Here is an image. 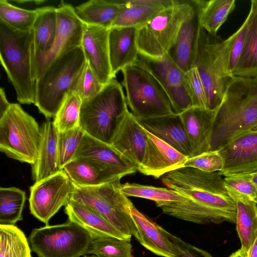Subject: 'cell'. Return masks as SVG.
Returning <instances> with one entry per match:
<instances>
[{
  "label": "cell",
  "mask_w": 257,
  "mask_h": 257,
  "mask_svg": "<svg viewBox=\"0 0 257 257\" xmlns=\"http://www.w3.org/2000/svg\"><path fill=\"white\" fill-rule=\"evenodd\" d=\"M68 220L85 229L92 239L114 237L131 241L126 236L106 221L88 205L70 199L65 206Z\"/></svg>",
  "instance_id": "d4e9b609"
},
{
  "label": "cell",
  "mask_w": 257,
  "mask_h": 257,
  "mask_svg": "<svg viewBox=\"0 0 257 257\" xmlns=\"http://www.w3.org/2000/svg\"><path fill=\"white\" fill-rule=\"evenodd\" d=\"M184 167L213 173L222 170L223 161L218 150L209 151L198 156L188 158Z\"/></svg>",
  "instance_id": "b9f144b4"
},
{
  "label": "cell",
  "mask_w": 257,
  "mask_h": 257,
  "mask_svg": "<svg viewBox=\"0 0 257 257\" xmlns=\"http://www.w3.org/2000/svg\"><path fill=\"white\" fill-rule=\"evenodd\" d=\"M35 56L33 29L18 31L0 20L1 63L22 104L35 103Z\"/></svg>",
  "instance_id": "7a4b0ae2"
},
{
  "label": "cell",
  "mask_w": 257,
  "mask_h": 257,
  "mask_svg": "<svg viewBox=\"0 0 257 257\" xmlns=\"http://www.w3.org/2000/svg\"><path fill=\"white\" fill-rule=\"evenodd\" d=\"M248 20L246 18L239 29L233 34V39L229 63L230 70L232 74L238 62L244 46L248 28Z\"/></svg>",
  "instance_id": "f6af8a7d"
},
{
  "label": "cell",
  "mask_w": 257,
  "mask_h": 257,
  "mask_svg": "<svg viewBox=\"0 0 257 257\" xmlns=\"http://www.w3.org/2000/svg\"><path fill=\"white\" fill-rule=\"evenodd\" d=\"M244 46L232 72L234 76L257 78V0L251 1Z\"/></svg>",
  "instance_id": "4316f807"
},
{
  "label": "cell",
  "mask_w": 257,
  "mask_h": 257,
  "mask_svg": "<svg viewBox=\"0 0 257 257\" xmlns=\"http://www.w3.org/2000/svg\"><path fill=\"white\" fill-rule=\"evenodd\" d=\"M215 111L192 106L179 114L190 143V157L210 151Z\"/></svg>",
  "instance_id": "ffe728a7"
},
{
  "label": "cell",
  "mask_w": 257,
  "mask_h": 257,
  "mask_svg": "<svg viewBox=\"0 0 257 257\" xmlns=\"http://www.w3.org/2000/svg\"><path fill=\"white\" fill-rule=\"evenodd\" d=\"M74 185L63 170L35 183L30 187L31 213L48 225L50 219L69 201Z\"/></svg>",
  "instance_id": "8fae6325"
},
{
  "label": "cell",
  "mask_w": 257,
  "mask_h": 257,
  "mask_svg": "<svg viewBox=\"0 0 257 257\" xmlns=\"http://www.w3.org/2000/svg\"><path fill=\"white\" fill-rule=\"evenodd\" d=\"M87 254L97 257H133L131 241L114 237L92 239Z\"/></svg>",
  "instance_id": "f35d334b"
},
{
  "label": "cell",
  "mask_w": 257,
  "mask_h": 257,
  "mask_svg": "<svg viewBox=\"0 0 257 257\" xmlns=\"http://www.w3.org/2000/svg\"><path fill=\"white\" fill-rule=\"evenodd\" d=\"M24 232L15 225L0 224V257H32Z\"/></svg>",
  "instance_id": "d6a6232c"
},
{
  "label": "cell",
  "mask_w": 257,
  "mask_h": 257,
  "mask_svg": "<svg viewBox=\"0 0 257 257\" xmlns=\"http://www.w3.org/2000/svg\"><path fill=\"white\" fill-rule=\"evenodd\" d=\"M202 0H193V8L182 22L167 54L184 72L194 67L201 28L200 15Z\"/></svg>",
  "instance_id": "2e32d148"
},
{
  "label": "cell",
  "mask_w": 257,
  "mask_h": 257,
  "mask_svg": "<svg viewBox=\"0 0 257 257\" xmlns=\"http://www.w3.org/2000/svg\"><path fill=\"white\" fill-rule=\"evenodd\" d=\"M35 55L42 54L52 47L57 29V8L46 6L39 8L33 26Z\"/></svg>",
  "instance_id": "f546056e"
},
{
  "label": "cell",
  "mask_w": 257,
  "mask_h": 257,
  "mask_svg": "<svg viewBox=\"0 0 257 257\" xmlns=\"http://www.w3.org/2000/svg\"><path fill=\"white\" fill-rule=\"evenodd\" d=\"M130 211L137 232L135 236L146 248L158 255L175 257L169 232L138 210L131 201Z\"/></svg>",
  "instance_id": "603a6c76"
},
{
  "label": "cell",
  "mask_w": 257,
  "mask_h": 257,
  "mask_svg": "<svg viewBox=\"0 0 257 257\" xmlns=\"http://www.w3.org/2000/svg\"><path fill=\"white\" fill-rule=\"evenodd\" d=\"M236 205V228L241 248L247 252L257 235V204L238 194L228 192Z\"/></svg>",
  "instance_id": "83f0119b"
},
{
  "label": "cell",
  "mask_w": 257,
  "mask_h": 257,
  "mask_svg": "<svg viewBox=\"0 0 257 257\" xmlns=\"http://www.w3.org/2000/svg\"><path fill=\"white\" fill-rule=\"evenodd\" d=\"M124 0H90L77 6L75 12L83 23L108 29L119 12Z\"/></svg>",
  "instance_id": "f1b7e54d"
},
{
  "label": "cell",
  "mask_w": 257,
  "mask_h": 257,
  "mask_svg": "<svg viewBox=\"0 0 257 257\" xmlns=\"http://www.w3.org/2000/svg\"><path fill=\"white\" fill-rule=\"evenodd\" d=\"M192 106L207 108L205 90L195 66L185 73Z\"/></svg>",
  "instance_id": "ee69618b"
},
{
  "label": "cell",
  "mask_w": 257,
  "mask_h": 257,
  "mask_svg": "<svg viewBox=\"0 0 257 257\" xmlns=\"http://www.w3.org/2000/svg\"><path fill=\"white\" fill-rule=\"evenodd\" d=\"M81 46L61 55L36 80L34 104L47 119L54 117L66 94L75 91L86 63Z\"/></svg>",
  "instance_id": "3957f363"
},
{
  "label": "cell",
  "mask_w": 257,
  "mask_h": 257,
  "mask_svg": "<svg viewBox=\"0 0 257 257\" xmlns=\"http://www.w3.org/2000/svg\"><path fill=\"white\" fill-rule=\"evenodd\" d=\"M147 139L146 130L129 111L120 124L110 146L138 170L143 161Z\"/></svg>",
  "instance_id": "d6986e66"
},
{
  "label": "cell",
  "mask_w": 257,
  "mask_h": 257,
  "mask_svg": "<svg viewBox=\"0 0 257 257\" xmlns=\"http://www.w3.org/2000/svg\"><path fill=\"white\" fill-rule=\"evenodd\" d=\"M121 72L126 103L137 119L175 113L167 94L149 72L134 65L126 67Z\"/></svg>",
  "instance_id": "ba28073f"
},
{
  "label": "cell",
  "mask_w": 257,
  "mask_h": 257,
  "mask_svg": "<svg viewBox=\"0 0 257 257\" xmlns=\"http://www.w3.org/2000/svg\"><path fill=\"white\" fill-rule=\"evenodd\" d=\"M11 103L7 99L5 90L3 88L0 89V117L7 111Z\"/></svg>",
  "instance_id": "7dc6e473"
},
{
  "label": "cell",
  "mask_w": 257,
  "mask_h": 257,
  "mask_svg": "<svg viewBox=\"0 0 257 257\" xmlns=\"http://www.w3.org/2000/svg\"><path fill=\"white\" fill-rule=\"evenodd\" d=\"M193 6V0H174L172 6L164 9L139 27L137 44L139 54L155 59L166 54Z\"/></svg>",
  "instance_id": "9c48e42d"
},
{
  "label": "cell",
  "mask_w": 257,
  "mask_h": 257,
  "mask_svg": "<svg viewBox=\"0 0 257 257\" xmlns=\"http://www.w3.org/2000/svg\"><path fill=\"white\" fill-rule=\"evenodd\" d=\"M233 36L221 40L201 28L194 66L202 82L208 109L216 111L233 77L229 67Z\"/></svg>",
  "instance_id": "277c9868"
},
{
  "label": "cell",
  "mask_w": 257,
  "mask_h": 257,
  "mask_svg": "<svg viewBox=\"0 0 257 257\" xmlns=\"http://www.w3.org/2000/svg\"><path fill=\"white\" fill-rule=\"evenodd\" d=\"M246 176L257 187V173L247 174Z\"/></svg>",
  "instance_id": "f907efd6"
},
{
  "label": "cell",
  "mask_w": 257,
  "mask_h": 257,
  "mask_svg": "<svg viewBox=\"0 0 257 257\" xmlns=\"http://www.w3.org/2000/svg\"><path fill=\"white\" fill-rule=\"evenodd\" d=\"M234 0L203 1L200 21L201 27L208 33L216 35L221 26L234 10Z\"/></svg>",
  "instance_id": "4dcf8cb0"
},
{
  "label": "cell",
  "mask_w": 257,
  "mask_h": 257,
  "mask_svg": "<svg viewBox=\"0 0 257 257\" xmlns=\"http://www.w3.org/2000/svg\"><path fill=\"white\" fill-rule=\"evenodd\" d=\"M253 130H257V125L253 129Z\"/></svg>",
  "instance_id": "db71d44e"
},
{
  "label": "cell",
  "mask_w": 257,
  "mask_h": 257,
  "mask_svg": "<svg viewBox=\"0 0 257 257\" xmlns=\"http://www.w3.org/2000/svg\"><path fill=\"white\" fill-rule=\"evenodd\" d=\"M257 125V78L233 76L215 111L210 151L218 150L231 140Z\"/></svg>",
  "instance_id": "6da1fadb"
},
{
  "label": "cell",
  "mask_w": 257,
  "mask_h": 257,
  "mask_svg": "<svg viewBox=\"0 0 257 257\" xmlns=\"http://www.w3.org/2000/svg\"><path fill=\"white\" fill-rule=\"evenodd\" d=\"M121 192L127 197L147 199L156 203L185 201L189 198L167 188L157 187L137 183L121 184Z\"/></svg>",
  "instance_id": "e575fe53"
},
{
  "label": "cell",
  "mask_w": 257,
  "mask_h": 257,
  "mask_svg": "<svg viewBox=\"0 0 257 257\" xmlns=\"http://www.w3.org/2000/svg\"><path fill=\"white\" fill-rule=\"evenodd\" d=\"M26 192L17 187L0 188V224L15 225L23 220Z\"/></svg>",
  "instance_id": "836d02e7"
},
{
  "label": "cell",
  "mask_w": 257,
  "mask_h": 257,
  "mask_svg": "<svg viewBox=\"0 0 257 257\" xmlns=\"http://www.w3.org/2000/svg\"><path fill=\"white\" fill-rule=\"evenodd\" d=\"M164 9L140 4L136 3L135 0H124L123 4L111 27L139 28Z\"/></svg>",
  "instance_id": "1f68e13d"
},
{
  "label": "cell",
  "mask_w": 257,
  "mask_h": 257,
  "mask_svg": "<svg viewBox=\"0 0 257 257\" xmlns=\"http://www.w3.org/2000/svg\"><path fill=\"white\" fill-rule=\"evenodd\" d=\"M104 86V85L100 81L89 63L86 62L75 92L83 101L95 96Z\"/></svg>",
  "instance_id": "60d3db41"
},
{
  "label": "cell",
  "mask_w": 257,
  "mask_h": 257,
  "mask_svg": "<svg viewBox=\"0 0 257 257\" xmlns=\"http://www.w3.org/2000/svg\"><path fill=\"white\" fill-rule=\"evenodd\" d=\"M229 257H247V252L244 251L240 248L232 253Z\"/></svg>",
  "instance_id": "681fc988"
},
{
  "label": "cell",
  "mask_w": 257,
  "mask_h": 257,
  "mask_svg": "<svg viewBox=\"0 0 257 257\" xmlns=\"http://www.w3.org/2000/svg\"><path fill=\"white\" fill-rule=\"evenodd\" d=\"M84 134L79 126L67 131L58 132V148L61 170L74 158Z\"/></svg>",
  "instance_id": "ab89813d"
},
{
  "label": "cell",
  "mask_w": 257,
  "mask_h": 257,
  "mask_svg": "<svg viewBox=\"0 0 257 257\" xmlns=\"http://www.w3.org/2000/svg\"><path fill=\"white\" fill-rule=\"evenodd\" d=\"M135 65L147 70L155 78L169 98L175 113L180 114L192 107L185 72L167 53L159 59L139 54Z\"/></svg>",
  "instance_id": "7c38bea8"
},
{
  "label": "cell",
  "mask_w": 257,
  "mask_h": 257,
  "mask_svg": "<svg viewBox=\"0 0 257 257\" xmlns=\"http://www.w3.org/2000/svg\"><path fill=\"white\" fill-rule=\"evenodd\" d=\"M109 31L108 28L84 23L81 42L87 62L104 85L115 78L109 60Z\"/></svg>",
  "instance_id": "e0dca14e"
},
{
  "label": "cell",
  "mask_w": 257,
  "mask_h": 257,
  "mask_svg": "<svg viewBox=\"0 0 257 257\" xmlns=\"http://www.w3.org/2000/svg\"><path fill=\"white\" fill-rule=\"evenodd\" d=\"M165 214L198 224L235 223L236 216L212 208L192 199L156 203Z\"/></svg>",
  "instance_id": "cb8c5ba5"
},
{
  "label": "cell",
  "mask_w": 257,
  "mask_h": 257,
  "mask_svg": "<svg viewBox=\"0 0 257 257\" xmlns=\"http://www.w3.org/2000/svg\"><path fill=\"white\" fill-rule=\"evenodd\" d=\"M38 13L39 8L26 10L15 6L6 0L0 1V20L18 31H32Z\"/></svg>",
  "instance_id": "74e56055"
},
{
  "label": "cell",
  "mask_w": 257,
  "mask_h": 257,
  "mask_svg": "<svg viewBox=\"0 0 257 257\" xmlns=\"http://www.w3.org/2000/svg\"><path fill=\"white\" fill-rule=\"evenodd\" d=\"M247 255V257H257V235L250 245Z\"/></svg>",
  "instance_id": "c3c4849f"
},
{
  "label": "cell",
  "mask_w": 257,
  "mask_h": 257,
  "mask_svg": "<svg viewBox=\"0 0 257 257\" xmlns=\"http://www.w3.org/2000/svg\"><path fill=\"white\" fill-rule=\"evenodd\" d=\"M148 132L190 158L191 149L179 114L137 119Z\"/></svg>",
  "instance_id": "7402d4cb"
},
{
  "label": "cell",
  "mask_w": 257,
  "mask_h": 257,
  "mask_svg": "<svg viewBox=\"0 0 257 257\" xmlns=\"http://www.w3.org/2000/svg\"><path fill=\"white\" fill-rule=\"evenodd\" d=\"M82 101L74 91L68 92L53 120L58 132L67 131L79 126Z\"/></svg>",
  "instance_id": "8d00e7d4"
},
{
  "label": "cell",
  "mask_w": 257,
  "mask_h": 257,
  "mask_svg": "<svg viewBox=\"0 0 257 257\" xmlns=\"http://www.w3.org/2000/svg\"><path fill=\"white\" fill-rule=\"evenodd\" d=\"M169 236L173 244L175 257H206L204 250L185 242L170 233Z\"/></svg>",
  "instance_id": "bcb514c9"
},
{
  "label": "cell",
  "mask_w": 257,
  "mask_h": 257,
  "mask_svg": "<svg viewBox=\"0 0 257 257\" xmlns=\"http://www.w3.org/2000/svg\"><path fill=\"white\" fill-rule=\"evenodd\" d=\"M83 257H97V256L96 255H91V256L84 255Z\"/></svg>",
  "instance_id": "f5cc1de1"
},
{
  "label": "cell",
  "mask_w": 257,
  "mask_h": 257,
  "mask_svg": "<svg viewBox=\"0 0 257 257\" xmlns=\"http://www.w3.org/2000/svg\"><path fill=\"white\" fill-rule=\"evenodd\" d=\"M146 131L148 139L145 154L138 171L144 175L157 179L184 167L188 157Z\"/></svg>",
  "instance_id": "ac0fdd59"
},
{
  "label": "cell",
  "mask_w": 257,
  "mask_h": 257,
  "mask_svg": "<svg viewBox=\"0 0 257 257\" xmlns=\"http://www.w3.org/2000/svg\"><path fill=\"white\" fill-rule=\"evenodd\" d=\"M73 185L70 199L88 205L124 235L136 236L137 230L129 208L131 200L121 191L120 178L94 186Z\"/></svg>",
  "instance_id": "52a82bcc"
},
{
  "label": "cell",
  "mask_w": 257,
  "mask_h": 257,
  "mask_svg": "<svg viewBox=\"0 0 257 257\" xmlns=\"http://www.w3.org/2000/svg\"><path fill=\"white\" fill-rule=\"evenodd\" d=\"M92 239L85 229L68 220L34 228L28 238L38 257H80L87 254Z\"/></svg>",
  "instance_id": "30bf717a"
},
{
  "label": "cell",
  "mask_w": 257,
  "mask_h": 257,
  "mask_svg": "<svg viewBox=\"0 0 257 257\" xmlns=\"http://www.w3.org/2000/svg\"><path fill=\"white\" fill-rule=\"evenodd\" d=\"M128 111L122 86L113 78L99 93L82 101L79 126L85 134L110 145Z\"/></svg>",
  "instance_id": "5b68a950"
},
{
  "label": "cell",
  "mask_w": 257,
  "mask_h": 257,
  "mask_svg": "<svg viewBox=\"0 0 257 257\" xmlns=\"http://www.w3.org/2000/svg\"><path fill=\"white\" fill-rule=\"evenodd\" d=\"M138 28L111 27L108 36L109 54L111 72L116 74L137 61L139 52L137 44Z\"/></svg>",
  "instance_id": "44dd1931"
},
{
  "label": "cell",
  "mask_w": 257,
  "mask_h": 257,
  "mask_svg": "<svg viewBox=\"0 0 257 257\" xmlns=\"http://www.w3.org/2000/svg\"><path fill=\"white\" fill-rule=\"evenodd\" d=\"M223 161L218 173L224 177L257 173V130L238 135L218 150Z\"/></svg>",
  "instance_id": "9a60e30c"
},
{
  "label": "cell",
  "mask_w": 257,
  "mask_h": 257,
  "mask_svg": "<svg viewBox=\"0 0 257 257\" xmlns=\"http://www.w3.org/2000/svg\"><path fill=\"white\" fill-rule=\"evenodd\" d=\"M74 159L92 164L109 181L121 179L138 171L109 145L85 133Z\"/></svg>",
  "instance_id": "5bb4252c"
},
{
  "label": "cell",
  "mask_w": 257,
  "mask_h": 257,
  "mask_svg": "<svg viewBox=\"0 0 257 257\" xmlns=\"http://www.w3.org/2000/svg\"><path fill=\"white\" fill-rule=\"evenodd\" d=\"M63 170L75 185L94 186L110 181L93 165L78 159L71 160Z\"/></svg>",
  "instance_id": "d590c367"
},
{
  "label": "cell",
  "mask_w": 257,
  "mask_h": 257,
  "mask_svg": "<svg viewBox=\"0 0 257 257\" xmlns=\"http://www.w3.org/2000/svg\"><path fill=\"white\" fill-rule=\"evenodd\" d=\"M224 181L228 193L238 194L257 204V187L246 175L224 177Z\"/></svg>",
  "instance_id": "7bdbcfd3"
},
{
  "label": "cell",
  "mask_w": 257,
  "mask_h": 257,
  "mask_svg": "<svg viewBox=\"0 0 257 257\" xmlns=\"http://www.w3.org/2000/svg\"><path fill=\"white\" fill-rule=\"evenodd\" d=\"M204 253L206 257H213L212 255L207 251L204 250Z\"/></svg>",
  "instance_id": "816d5d0a"
},
{
  "label": "cell",
  "mask_w": 257,
  "mask_h": 257,
  "mask_svg": "<svg viewBox=\"0 0 257 257\" xmlns=\"http://www.w3.org/2000/svg\"><path fill=\"white\" fill-rule=\"evenodd\" d=\"M57 29L51 49L35 56L36 79H38L47 67L58 57L81 46L84 23L77 15L75 8L62 2L57 7Z\"/></svg>",
  "instance_id": "4fadbf2b"
},
{
  "label": "cell",
  "mask_w": 257,
  "mask_h": 257,
  "mask_svg": "<svg viewBox=\"0 0 257 257\" xmlns=\"http://www.w3.org/2000/svg\"><path fill=\"white\" fill-rule=\"evenodd\" d=\"M41 138L37 158L32 166L33 180L38 182L61 170L58 148V132L53 121L47 119L41 125Z\"/></svg>",
  "instance_id": "484cf974"
},
{
  "label": "cell",
  "mask_w": 257,
  "mask_h": 257,
  "mask_svg": "<svg viewBox=\"0 0 257 257\" xmlns=\"http://www.w3.org/2000/svg\"><path fill=\"white\" fill-rule=\"evenodd\" d=\"M41 130L35 119L18 103L0 117V151L8 157L32 165L36 161Z\"/></svg>",
  "instance_id": "8992f818"
}]
</instances>
